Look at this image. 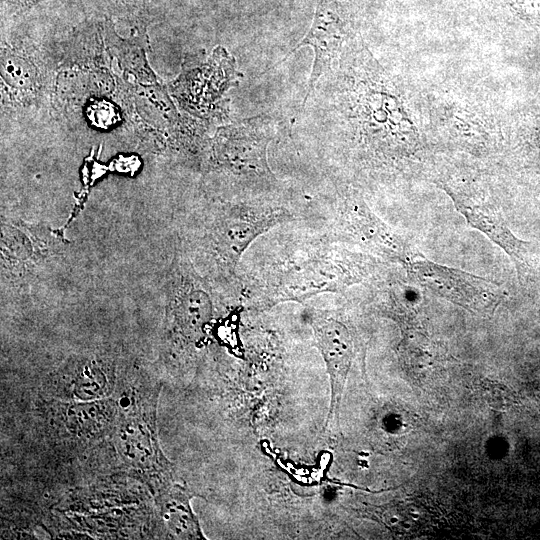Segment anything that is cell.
<instances>
[{"instance_id":"3","label":"cell","mask_w":540,"mask_h":540,"mask_svg":"<svg viewBox=\"0 0 540 540\" xmlns=\"http://www.w3.org/2000/svg\"><path fill=\"white\" fill-rule=\"evenodd\" d=\"M156 397L131 410L116 431V447L124 462L142 472H156L169 479L172 467L160 450L155 426Z\"/></svg>"},{"instance_id":"5","label":"cell","mask_w":540,"mask_h":540,"mask_svg":"<svg viewBox=\"0 0 540 540\" xmlns=\"http://www.w3.org/2000/svg\"><path fill=\"white\" fill-rule=\"evenodd\" d=\"M340 222L353 241L402 266L419 253L356 196H348L342 202Z\"/></svg>"},{"instance_id":"10","label":"cell","mask_w":540,"mask_h":540,"mask_svg":"<svg viewBox=\"0 0 540 540\" xmlns=\"http://www.w3.org/2000/svg\"><path fill=\"white\" fill-rule=\"evenodd\" d=\"M109 389L106 375L93 369L80 373L72 386V395L80 400H94L104 397Z\"/></svg>"},{"instance_id":"7","label":"cell","mask_w":540,"mask_h":540,"mask_svg":"<svg viewBox=\"0 0 540 540\" xmlns=\"http://www.w3.org/2000/svg\"><path fill=\"white\" fill-rule=\"evenodd\" d=\"M309 323L325 362L331 384L328 421L337 414L354 359L353 336L345 323L322 311H312Z\"/></svg>"},{"instance_id":"9","label":"cell","mask_w":540,"mask_h":540,"mask_svg":"<svg viewBox=\"0 0 540 540\" xmlns=\"http://www.w3.org/2000/svg\"><path fill=\"white\" fill-rule=\"evenodd\" d=\"M1 75L11 89L23 94L34 92L39 86V72L35 64L8 49L1 53Z\"/></svg>"},{"instance_id":"11","label":"cell","mask_w":540,"mask_h":540,"mask_svg":"<svg viewBox=\"0 0 540 540\" xmlns=\"http://www.w3.org/2000/svg\"><path fill=\"white\" fill-rule=\"evenodd\" d=\"M45 0H2L5 9L13 13H20Z\"/></svg>"},{"instance_id":"4","label":"cell","mask_w":540,"mask_h":540,"mask_svg":"<svg viewBox=\"0 0 540 540\" xmlns=\"http://www.w3.org/2000/svg\"><path fill=\"white\" fill-rule=\"evenodd\" d=\"M349 34L348 15L343 0H317L311 29L304 39L272 68L284 62L303 46L313 48L315 56L307 94L304 98L305 104L317 81L332 68L338 59Z\"/></svg>"},{"instance_id":"6","label":"cell","mask_w":540,"mask_h":540,"mask_svg":"<svg viewBox=\"0 0 540 540\" xmlns=\"http://www.w3.org/2000/svg\"><path fill=\"white\" fill-rule=\"evenodd\" d=\"M454 206L468 224L482 232L512 260L519 278L532 272L531 246L508 227L502 213L491 203L446 187Z\"/></svg>"},{"instance_id":"2","label":"cell","mask_w":540,"mask_h":540,"mask_svg":"<svg viewBox=\"0 0 540 540\" xmlns=\"http://www.w3.org/2000/svg\"><path fill=\"white\" fill-rule=\"evenodd\" d=\"M372 263L367 256L338 254L327 262H309L282 278L273 301H303L319 292L340 291L360 282L370 273Z\"/></svg>"},{"instance_id":"12","label":"cell","mask_w":540,"mask_h":540,"mask_svg":"<svg viewBox=\"0 0 540 540\" xmlns=\"http://www.w3.org/2000/svg\"><path fill=\"white\" fill-rule=\"evenodd\" d=\"M107 5L120 12H131L138 8L143 0H104Z\"/></svg>"},{"instance_id":"1","label":"cell","mask_w":540,"mask_h":540,"mask_svg":"<svg viewBox=\"0 0 540 540\" xmlns=\"http://www.w3.org/2000/svg\"><path fill=\"white\" fill-rule=\"evenodd\" d=\"M403 267L417 284L470 311L492 312L507 296L504 287L496 281L437 264L421 253Z\"/></svg>"},{"instance_id":"8","label":"cell","mask_w":540,"mask_h":540,"mask_svg":"<svg viewBox=\"0 0 540 540\" xmlns=\"http://www.w3.org/2000/svg\"><path fill=\"white\" fill-rule=\"evenodd\" d=\"M192 494L187 488L171 484L159 497L160 514L168 534L175 539H203L197 516L192 510Z\"/></svg>"}]
</instances>
